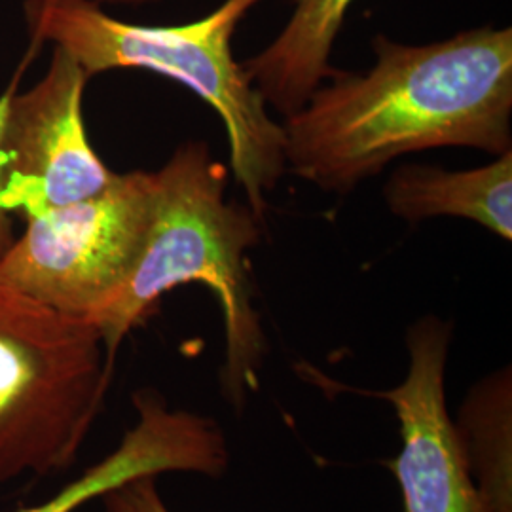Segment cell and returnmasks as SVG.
<instances>
[{
    "instance_id": "obj_1",
    "label": "cell",
    "mask_w": 512,
    "mask_h": 512,
    "mask_svg": "<svg viewBox=\"0 0 512 512\" xmlns=\"http://www.w3.org/2000/svg\"><path fill=\"white\" fill-rule=\"evenodd\" d=\"M368 73H336L285 116V162L325 192L348 194L404 154L512 150V29L490 25L425 46L378 35Z\"/></svg>"
},
{
    "instance_id": "obj_11",
    "label": "cell",
    "mask_w": 512,
    "mask_h": 512,
    "mask_svg": "<svg viewBox=\"0 0 512 512\" xmlns=\"http://www.w3.org/2000/svg\"><path fill=\"white\" fill-rule=\"evenodd\" d=\"M454 431L486 509L512 512L511 366L482 378L467 393Z\"/></svg>"
},
{
    "instance_id": "obj_3",
    "label": "cell",
    "mask_w": 512,
    "mask_h": 512,
    "mask_svg": "<svg viewBox=\"0 0 512 512\" xmlns=\"http://www.w3.org/2000/svg\"><path fill=\"white\" fill-rule=\"evenodd\" d=\"M260 2L224 0L211 14L183 25L129 23L95 0H25L23 12L35 52L52 42L90 76L118 69L162 74L211 105L226 128L232 175L264 222L268 194L287 169L285 133L232 52L241 19Z\"/></svg>"
},
{
    "instance_id": "obj_6",
    "label": "cell",
    "mask_w": 512,
    "mask_h": 512,
    "mask_svg": "<svg viewBox=\"0 0 512 512\" xmlns=\"http://www.w3.org/2000/svg\"><path fill=\"white\" fill-rule=\"evenodd\" d=\"M92 76L54 46L46 74L10 95L2 126L6 209L23 219L103 192L116 175L92 147L84 124V90Z\"/></svg>"
},
{
    "instance_id": "obj_10",
    "label": "cell",
    "mask_w": 512,
    "mask_h": 512,
    "mask_svg": "<svg viewBox=\"0 0 512 512\" xmlns=\"http://www.w3.org/2000/svg\"><path fill=\"white\" fill-rule=\"evenodd\" d=\"M355 0H294L283 31L255 57L241 63L266 105L285 116L302 109L311 93L336 76L334 42Z\"/></svg>"
},
{
    "instance_id": "obj_14",
    "label": "cell",
    "mask_w": 512,
    "mask_h": 512,
    "mask_svg": "<svg viewBox=\"0 0 512 512\" xmlns=\"http://www.w3.org/2000/svg\"><path fill=\"white\" fill-rule=\"evenodd\" d=\"M95 2H109V4H129V6H139V4H147L152 0H95Z\"/></svg>"
},
{
    "instance_id": "obj_8",
    "label": "cell",
    "mask_w": 512,
    "mask_h": 512,
    "mask_svg": "<svg viewBox=\"0 0 512 512\" xmlns=\"http://www.w3.org/2000/svg\"><path fill=\"white\" fill-rule=\"evenodd\" d=\"M137 420L107 458L88 467L65 488L16 512H74L139 476L194 473L219 478L228 471L230 450L219 421L173 408L156 389L133 393Z\"/></svg>"
},
{
    "instance_id": "obj_7",
    "label": "cell",
    "mask_w": 512,
    "mask_h": 512,
    "mask_svg": "<svg viewBox=\"0 0 512 512\" xmlns=\"http://www.w3.org/2000/svg\"><path fill=\"white\" fill-rule=\"evenodd\" d=\"M450 323L425 315L406 334V378L385 391H359L393 406L401 450L385 467L395 475L404 512H490L459 448L446 406Z\"/></svg>"
},
{
    "instance_id": "obj_13",
    "label": "cell",
    "mask_w": 512,
    "mask_h": 512,
    "mask_svg": "<svg viewBox=\"0 0 512 512\" xmlns=\"http://www.w3.org/2000/svg\"><path fill=\"white\" fill-rule=\"evenodd\" d=\"M16 88V82L0 95V256L4 255L10 245L16 239V232H14V215L6 209L4 203V188H6V165H8V154L2 148V126H4V116H6V109H8V101L10 95Z\"/></svg>"
},
{
    "instance_id": "obj_12",
    "label": "cell",
    "mask_w": 512,
    "mask_h": 512,
    "mask_svg": "<svg viewBox=\"0 0 512 512\" xmlns=\"http://www.w3.org/2000/svg\"><path fill=\"white\" fill-rule=\"evenodd\" d=\"M158 476H139L101 497L105 512H171L156 484Z\"/></svg>"
},
{
    "instance_id": "obj_9",
    "label": "cell",
    "mask_w": 512,
    "mask_h": 512,
    "mask_svg": "<svg viewBox=\"0 0 512 512\" xmlns=\"http://www.w3.org/2000/svg\"><path fill=\"white\" fill-rule=\"evenodd\" d=\"M384 196L389 209L406 222L459 217L511 241L512 150L467 171L401 165L385 184Z\"/></svg>"
},
{
    "instance_id": "obj_2",
    "label": "cell",
    "mask_w": 512,
    "mask_h": 512,
    "mask_svg": "<svg viewBox=\"0 0 512 512\" xmlns=\"http://www.w3.org/2000/svg\"><path fill=\"white\" fill-rule=\"evenodd\" d=\"M154 175L152 211L139 256L120 291L92 317L107 359L131 330L145 323L165 293L198 283L219 300L224 319L222 395L241 412L260 387L268 351L253 304L247 253L260 241V220L249 205L226 200L228 169L207 143L190 141Z\"/></svg>"
},
{
    "instance_id": "obj_5",
    "label": "cell",
    "mask_w": 512,
    "mask_h": 512,
    "mask_svg": "<svg viewBox=\"0 0 512 512\" xmlns=\"http://www.w3.org/2000/svg\"><path fill=\"white\" fill-rule=\"evenodd\" d=\"M152 196L154 175L129 171L92 198L25 217L23 232L0 256V275L38 302L92 321L128 279Z\"/></svg>"
},
{
    "instance_id": "obj_4",
    "label": "cell",
    "mask_w": 512,
    "mask_h": 512,
    "mask_svg": "<svg viewBox=\"0 0 512 512\" xmlns=\"http://www.w3.org/2000/svg\"><path fill=\"white\" fill-rule=\"evenodd\" d=\"M110 378L93 323L38 302L0 275V484L67 471Z\"/></svg>"
}]
</instances>
